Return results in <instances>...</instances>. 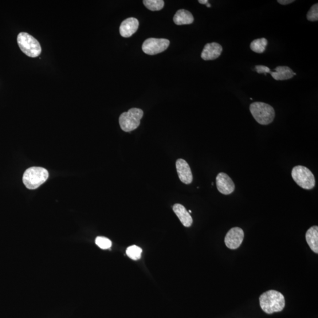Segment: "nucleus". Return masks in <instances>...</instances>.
Instances as JSON below:
<instances>
[{
  "label": "nucleus",
  "mask_w": 318,
  "mask_h": 318,
  "mask_svg": "<svg viewBox=\"0 0 318 318\" xmlns=\"http://www.w3.org/2000/svg\"><path fill=\"white\" fill-rule=\"evenodd\" d=\"M206 6H207V7H209V8L211 7V5H210L209 3L207 4Z\"/></svg>",
  "instance_id": "393cba45"
},
{
  "label": "nucleus",
  "mask_w": 318,
  "mask_h": 318,
  "mask_svg": "<svg viewBox=\"0 0 318 318\" xmlns=\"http://www.w3.org/2000/svg\"><path fill=\"white\" fill-rule=\"evenodd\" d=\"M306 17L310 22H316L318 20V4H315L310 9Z\"/></svg>",
  "instance_id": "412c9836"
},
{
  "label": "nucleus",
  "mask_w": 318,
  "mask_h": 318,
  "mask_svg": "<svg viewBox=\"0 0 318 318\" xmlns=\"http://www.w3.org/2000/svg\"><path fill=\"white\" fill-rule=\"evenodd\" d=\"M223 51L221 45L217 43H208L204 47L201 57L204 60H214L221 56Z\"/></svg>",
  "instance_id": "9b49d317"
},
{
  "label": "nucleus",
  "mask_w": 318,
  "mask_h": 318,
  "mask_svg": "<svg viewBox=\"0 0 318 318\" xmlns=\"http://www.w3.org/2000/svg\"><path fill=\"white\" fill-rule=\"evenodd\" d=\"M198 2L202 5H207L208 0H199Z\"/></svg>",
  "instance_id": "b1692460"
},
{
  "label": "nucleus",
  "mask_w": 318,
  "mask_h": 318,
  "mask_svg": "<svg viewBox=\"0 0 318 318\" xmlns=\"http://www.w3.org/2000/svg\"><path fill=\"white\" fill-rule=\"evenodd\" d=\"M268 43V40L265 38L256 39L251 43L250 47L253 52L261 54L265 52Z\"/></svg>",
  "instance_id": "f3484780"
},
{
  "label": "nucleus",
  "mask_w": 318,
  "mask_h": 318,
  "mask_svg": "<svg viewBox=\"0 0 318 318\" xmlns=\"http://www.w3.org/2000/svg\"><path fill=\"white\" fill-rule=\"evenodd\" d=\"M259 302L263 311L268 314L281 312L285 306L284 296L274 290L262 294L259 298Z\"/></svg>",
  "instance_id": "f257e3e1"
},
{
  "label": "nucleus",
  "mask_w": 318,
  "mask_h": 318,
  "mask_svg": "<svg viewBox=\"0 0 318 318\" xmlns=\"http://www.w3.org/2000/svg\"><path fill=\"white\" fill-rule=\"evenodd\" d=\"M275 72H270L271 76L276 80H286L293 78L296 75L292 70L287 66H278L274 69Z\"/></svg>",
  "instance_id": "4468645a"
},
{
  "label": "nucleus",
  "mask_w": 318,
  "mask_h": 318,
  "mask_svg": "<svg viewBox=\"0 0 318 318\" xmlns=\"http://www.w3.org/2000/svg\"><path fill=\"white\" fill-rule=\"evenodd\" d=\"M49 178V172L40 167L29 168L24 174L23 181L27 188L33 190L40 186Z\"/></svg>",
  "instance_id": "7ed1b4c3"
},
{
  "label": "nucleus",
  "mask_w": 318,
  "mask_h": 318,
  "mask_svg": "<svg viewBox=\"0 0 318 318\" xmlns=\"http://www.w3.org/2000/svg\"><path fill=\"white\" fill-rule=\"evenodd\" d=\"M96 244L102 249L111 248L112 243L110 239L103 237H99L96 239Z\"/></svg>",
  "instance_id": "aec40b11"
},
{
  "label": "nucleus",
  "mask_w": 318,
  "mask_h": 318,
  "mask_svg": "<svg viewBox=\"0 0 318 318\" xmlns=\"http://www.w3.org/2000/svg\"><path fill=\"white\" fill-rule=\"evenodd\" d=\"M17 43L19 49L27 56L35 58L40 56L41 47L32 35L27 33H20L18 35Z\"/></svg>",
  "instance_id": "20e7f679"
},
{
  "label": "nucleus",
  "mask_w": 318,
  "mask_h": 318,
  "mask_svg": "<svg viewBox=\"0 0 318 318\" xmlns=\"http://www.w3.org/2000/svg\"><path fill=\"white\" fill-rule=\"evenodd\" d=\"M176 166L180 181L184 184H190L193 181V175L186 161L182 159H178L176 161Z\"/></svg>",
  "instance_id": "9d476101"
},
{
  "label": "nucleus",
  "mask_w": 318,
  "mask_h": 318,
  "mask_svg": "<svg viewBox=\"0 0 318 318\" xmlns=\"http://www.w3.org/2000/svg\"><path fill=\"white\" fill-rule=\"evenodd\" d=\"M139 26V22L137 18L131 17L125 19L120 26V34L125 38L131 37L138 30Z\"/></svg>",
  "instance_id": "f8f14e48"
},
{
  "label": "nucleus",
  "mask_w": 318,
  "mask_h": 318,
  "mask_svg": "<svg viewBox=\"0 0 318 318\" xmlns=\"http://www.w3.org/2000/svg\"><path fill=\"white\" fill-rule=\"evenodd\" d=\"M255 69H256L258 73H265V75H266V73H269L270 72V70L268 67L262 65L255 66Z\"/></svg>",
  "instance_id": "4be33fe9"
},
{
  "label": "nucleus",
  "mask_w": 318,
  "mask_h": 318,
  "mask_svg": "<svg viewBox=\"0 0 318 318\" xmlns=\"http://www.w3.org/2000/svg\"><path fill=\"white\" fill-rule=\"evenodd\" d=\"M243 239L244 231L240 227H233L226 235L225 245L230 249H237L241 245Z\"/></svg>",
  "instance_id": "6e6552de"
},
{
  "label": "nucleus",
  "mask_w": 318,
  "mask_h": 318,
  "mask_svg": "<svg viewBox=\"0 0 318 318\" xmlns=\"http://www.w3.org/2000/svg\"><path fill=\"white\" fill-rule=\"evenodd\" d=\"M169 45L170 41L167 39L150 38L144 41L142 50L145 54L155 55L163 52Z\"/></svg>",
  "instance_id": "0eeeda50"
},
{
  "label": "nucleus",
  "mask_w": 318,
  "mask_h": 318,
  "mask_svg": "<svg viewBox=\"0 0 318 318\" xmlns=\"http://www.w3.org/2000/svg\"><path fill=\"white\" fill-rule=\"evenodd\" d=\"M306 240L313 252L318 253V227L313 226L306 231Z\"/></svg>",
  "instance_id": "dca6fc26"
},
{
  "label": "nucleus",
  "mask_w": 318,
  "mask_h": 318,
  "mask_svg": "<svg viewBox=\"0 0 318 318\" xmlns=\"http://www.w3.org/2000/svg\"><path fill=\"white\" fill-rule=\"evenodd\" d=\"M143 116L142 110L138 108H132L128 112L123 113L119 117L121 129L125 132L134 131L139 126Z\"/></svg>",
  "instance_id": "39448f33"
},
{
  "label": "nucleus",
  "mask_w": 318,
  "mask_h": 318,
  "mask_svg": "<svg viewBox=\"0 0 318 318\" xmlns=\"http://www.w3.org/2000/svg\"><path fill=\"white\" fill-rule=\"evenodd\" d=\"M216 180H217V186L220 193L225 195L233 193L235 189V183L225 173H219Z\"/></svg>",
  "instance_id": "1a4fd4ad"
},
{
  "label": "nucleus",
  "mask_w": 318,
  "mask_h": 318,
  "mask_svg": "<svg viewBox=\"0 0 318 318\" xmlns=\"http://www.w3.org/2000/svg\"><path fill=\"white\" fill-rule=\"evenodd\" d=\"M291 175L298 185L305 189L311 190L315 186V176L307 167L303 166L294 167Z\"/></svg>",
  "instance_id": "423d86ee"
},
{
  "label": "nucleus",
  "mask_w": 318,
  "mask_h": 318,
  "mask_svg": "<svg viewBox=\"0 0 318 318\" xmlns=\"http://www.w3.org/2000/svg\"><path fill=\"white\" fill-rule=\"evenodd\" d=\"M294 1L293 0H278V2L282 5H287L289 4H291Z\"/></svg>",
  "instance_id": "5701e85b"
},
{
  "label": "nucleus",
  "mask_w": 318,
  "mask_h": 318,
  "mask_svg": "<svg viewBox=\"0 0 318 318\" xmlns=\"http://www.w3.org/2000/svg\"><path fill=\"white\" fill-rule=\"evenodd\" d=\"M249 109L255 120L262 125L272 123L275 116L273 107L263 102H254L250 105Z\"/></svg>",
  "instance_id": "f03ea898"
},
{
  "label": "nucleus",
  "mask_w": 318,
  "mask_h": 318,
  "mask_svg": "<svg viewBox=\"0 0 318 318\" xmlns=\"http://www.w3.org/2000/svg\"><path fill=\"white\" fill-rule=\"evenodd\" d=\"M174 22L178 26L190 25L194 23V18L190 11L181 9L176 12L174 17Z\"/></svg>",
  "instance_id": "2eb2a0df"
},
{
  "label": "nucleus",
  "mask_w": 318,
  "mask_h": 318,
  "mask_svg": "<svg viewBox=\"0 0 318 318\" xmlns=\"http://www.w3.org/2000/svg\"><path fill=\"white\" fill-rule=\"evenodd\" d=\"M142 249L139 246L133 245L128 247L126 250L128 256L133 260H139L141 258Z\"/></svg>",
  "instance_id": "6ab92c4d"
},
{
  "label": "nucleus",
  "mask_w": 318,
  "mask_h": 318,
  "mask_svg": "<svg viewBox=\"0 0 318 318\" xmlns=\"http://www.w3.org/2000/svg\"><path fill=\"white\" fill-rule=\"evenodd\" d=\"M143 4L147 9L153 11L162 10L164 6L163 0H144Z\"/></svg>",
  "instance_id": "a211bd4d"
},
{
  "label": "nucleus",
  "mask_w": 318,
  "mask_h": 318,
  "mask_svg": "<svg viewBox=\"0 0 318 318\" xmlns=\"http://www.w3.org/2000/svg\"><path fill=\"white\" fill-rule=\"evenodd\" d=\"M173 210H174L177 217H178L184 226L187 227L191 226L192 223H193V219H192L190 214L188 213L185 207L178 203L175 204L174 207H173Z\"/></svg>",
  "instance_id": "ddd939ff"
}]
</instances>
